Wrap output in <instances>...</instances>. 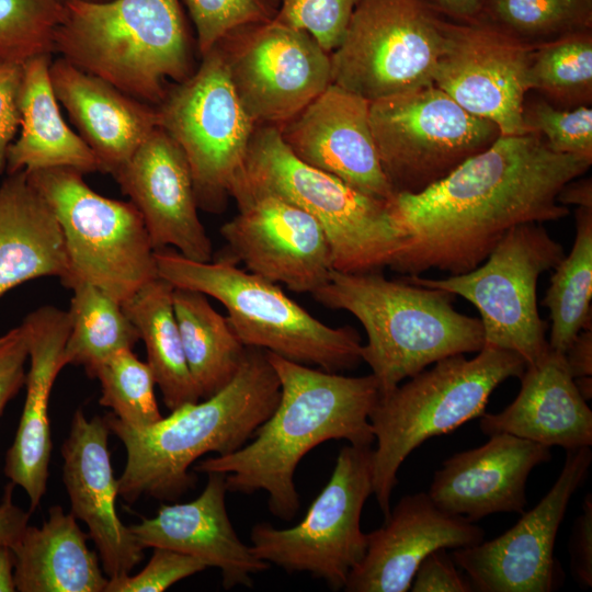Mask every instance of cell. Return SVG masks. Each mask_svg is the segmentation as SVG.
I'll return each mask as SVG.
<instances>
[{"label": "cell", "instance_id": "7a4b0ae2", "mask_svg": "<svg viewBox=\"0 0 592 592\" xmlns=\"http://www.w3.org/2000/svg\"><path fill=\"white\" fill-rule=\"evenodd\" d=\"M265 352L281 383L276 408L250 443L232 453L207 457L194 470L225 474L230 492L265 491L270 512L292 521L300 505L294 481L299 462L329 440L372 446L369 414L379 388L373 374L344 376Z\"/></svg>", "mask_w": 592, "mask_h": 592}, {"label": "cell", "instance_id": "ffe728a7", "mask_svg": "<svg viewBox=\"0 0 592 592\" xmlns=\"http://www.w3.org/2000/svg\"><path fill=\"white\" fill-rule=\"evenodd\" d=\"M114 179L140 213L155 250L172 246L191 260H212L187 159L162 128L148 136Z\"/></svg>", "mask_w": 592, "mask_h": 592}, {"label": "cell", "instance_id": "836d02e7", "mask_svg": "<svg viewBox=\"0 0 592 592\" xmlns=\"http://www.w3.org/2000/svg\"><path fill=\"white\" fill-rule=\"evenodd\" d=\"M543 304L549 309V348L565 354L578 333L591 328L592 208L576 210V238L571 252L554 267Z\"/></svg>", "mask_w": 592, "mask_h": 592}, {"label": "cell", "instance_id": "9f6ffc18", "mask_svg": "<svg viewBox=\"0 0 592 592\" xmlns=\"http://www.w3.org/2000/svg\"><path fill=\"white\" fill-rule=\"evenodd\" d=\"M275 1H276V2H277V4H278V0H275Z\"/></svg>", "mask_w": 592, "mask_h": 592}, {"label": "cell", "instance_id": "e0dca14e", "mask_svg": "<svg viewBox=\"0 0 592 592\" xmlns=\"http://www.w3.org/2000/svg\"><path fill=\"white\" fill-rule=\"evenodd\" d=\"M590 446L567 449L563 467L547 494L505 533L454 548V562L474 591L550 592L556 584L555 539L568 504L589 475Z\"/></svg>", "mask_w": 592, "mask_h": 592}, {"label": "cell", "instance_id": "8fae6325", "mask_svg": "<svg viewBox=\"0 0 592 592\" xmlns=\"http://www.w3.org/2000/svg\"><path fill=\"white\" fill-rule=\"evenodd\" d=\"M156 110L158 126L187 159L198 207L223 210L243 173L257 125L235 92L218 44L202 55L195 72L168 89Z\"/></svg>", "mask_w": 592, "mask_h": 592}, {"label": "cell", "instance_id": "8d00e7d4", "mask_svg": "<svg viewBox=\"0 0 592 592\" xmlns=\"http://www.w3.org/2000/svg\"><path fill=\"white\" fill-rule=\"evenodd\" d=\"M481 20L526 41L590 30L592 0H487Z\"/></svg>", "mask_w": 592, "mask_h": 592}, {"label": "cell", "instance_id": "484cf974", "mask_svg": "<svg viewBox=\"0 0 592 592\" xmlns=\"http://www.w3.org/2000/svg\"><path fill=\"white\" fill-rule=\"evenodd\" d=\"M49 76L57 101L98 157L102 173L114 177L159 127L155 106L127 95L62 57L50 62Z\"/></svg>", "mask_w": 592, "mask_h": 592}, {"label": "cell", "instance_id": "7dc6e473", "mask_svg": "<svg viewBox=\"0 0 592 592\" xmlns=\"http://www.w3.org/2000/svg\"><path fill=\"white\" fill-rule=\"evenodd\" d=\"M14 487L11 481L5 486L0 502V546H14L29 525L31 511L14 503Z\"/></svg>", "mask_w": 592, "mask_h": 592}, {"label": "cell", "instance_id": "9c48e42d", "mask_svg": "<svg viewBox=\"0 0 592 592\" xmlns=\"http://www.w3.org/2000/svg\"><path fill=\"white\" fill-rule=\"evenodd\" d=\"M27 174L60 225L69 262L66 288L92 284L123 305L159 277L156 250L130 201L100 195L70 168Z\"/></svg>", "mask_w": 592, "mask_h": 592}, {"label": "cell", "instance_id": "9a60e30c", "mask_svg": "<svg viewBox=\"0 0 592 592\" xmlns=\"http://www.w3.org/2000/svg\"><path fill=\"white\" fill-rule=\"evenodd\" d=\"M217 44L257 126L286 123L332 83L330 54L307 32L275 19L239 27Z\"/></svg>", "mask_w": 592, "mask_h": 592}, {"label": "cell", "instance_id": "f1b7e54d", "mask_svg": "<svg viewBox=\"0 0 592 592\" xmlns=\"http://www.w3.org/2000/svg\"><path fill=\"white\" fill-rule=\"evenodd\" d=\"M88 537L70 512L52 506L43 525H27L11 547L16 591L105 592L109 578Z\"/></svg>", "mask_w": 592, "mask_h": 592}, {"label": "cell", "instance_id": "277c9868", "mask_svg": "<svg viewBox=\"0 0 592 592\" xmlns=\"http://www.w3.org/2000/svg\"><path fill=\"white\" fill-rule=\"evenodd\" d=\"M314 298L352 314L367 335L361 357L372 369L379 396L445 357L477 353L485 344L479 318L453 307L454 295L379 271L332 270Z\"/></svg>", "mask_w": 592, "mask_h": 592}, {"label": "cell", "instance_id": "f5cc1de1", "mask_svg": "<svg viewBox=\"0 0 592 592\" xmlns=\"http://www.w3.org/2000/svg\"><path fill=\"white\" fill-rule=\"evenodd\" d=\"M576 386L585 400L592 397V378L591 376L580 377L574 379Z\"/></svg>", "mask_w": 592, "mask_h": 592}, {"label": "cell", "instance_id": "4dcf8cb0", "mask_svg": "<svg viewBox=\"0 0 592 592\" xmlns=\"http://www.w3.org/2000/svg\"><path fill=\"white\" fill-rule=\"evenodd\" d=\"M173 286L161 277L146 284L123 308L138 330L166 407L201 400L190 373L173 307Z\"/></svg>", "mask_w": 592, "mask_h": 592}, {"label": "cell", "instance_id": "d590c367", "mask_svg": "<svg viewBox=\"0 0 592 592\" xmlns=\"http://www.w3.org/2000/svg\"><path fill=\"white\" fill-rule=\"evenodd\" d=\"M94 378L101 385L100 405L110 408L122 422L143 429L163 418L155 395L153 374L132 349L111 355L99 366Z\"/></svg>", "mask_w": 592, "mask_h": 592}, {"label": "cell", "instance_id": "5b68a950", "mask_svg": "<svg viewBox=\"0 0 592 592\" xmlns=\"http://www.w3.org/2000/svg\"><path fill=\"white\" fill-rule=\"evenodd\" d=\"M54 53L156 106L193 73L180 0H64Z\"/></svg>", "mask_w": 592, "mask_h": 592}, {"label": "cell", "instance_id": "6f0895ef", "mask_svg": "<svg viewBox=\"0 0 592 592\" xmlns=\"http://www.w3.org/2000/svg\"><path fill=\"white\" fill-rule=\"evenodd\" d=\"M64 1V0H62Z\"/></svg>", "mask_w": 592, "mask_h": 592}, {"label": "cell", "instance_id": "74e56055", "mask_svg": "<svg viewBox=\"0 0 592 592\" xmlns=\"http://www.w3.org/2000/svg\"><path fill=\"white\" fill-rule=\"evenodd\" d=\"M62 0H0V58L24 64L54 53Z\"/></svg>", "mask_w": 592, "mask_h": 592}, {"label": "cell", "instance_id": "6da1fadb", "mask_svg": "<svg viewBox=\"0 0 592 592\" xmlns=\"http://www.w3.org/2000/svg\"><path fill=\"white\" fill-rule=\"evenodd\" d=\"M591 163L551 150L536 133L500 135L431 186L388 201L407 235L389 267L406 275L474 270L513 227L566 217L557 196Z\"/></svg>", "mask_w": 592, "mask_h": 592}, {"label": "cell", "instance_id": "f907efd6", "mask_svg": "<svg viewBox=\"0 0 592 592\" xmlns=\"http://www.w3.org/2000/svg\"><path fill=\"white\" fill-rule=\"evenodd\" d=\"M573 179L560 190L557 201L561 205L574 204L579 207L592 208V182L591 179Z\"/></svg>", "mask_w": 592, "mask_h": 592}, {"label": "cell", "instance_id": "f35d334b", "mask_svg": "<svg viewBox=\"0 0 592 592\" xmlns=\"http://www.w3.org/2000/svg\"><path fill=\"white\" fill-rule=\"evenodd\" d=\"M527 133L539 134L559 153L592 159V110L587 105L560 110L539 100L523 106Z\"/></svg>", "mask_w": 592, "mask_h": 592}, {"label": "cell", "instance_id": "4316f807", "mask_svg": "<svg viewBox=\"0 0 592 592\" xmlns=\"http://www.w3.org/2000/svg\"><path fill=\"white\" fill-rule=\"evenodd\" d=\"M521 389L502 411L482 413L483 434L508 433L547 447L592 445V411L579 392L565 354L550 348L520 376Z\"/></svg>", "mask_w": 592, "mask_h": 592}, {"label": "cell", "instance_id": "7402d4cb", "mask_svg": "<svg viewBox=\"0 0 592 592\" xmlns=\"http://www.w3.org/2000/svg\"><path fill=\"white\" fill-rule=\"evenodd\" d=\"M366 535L365 555L351 571L346 592H406L426 555L479 544L485 531L443 512L428 492H418L402 497L384 524Z\"/></svg>", "mask_w": 592, "mask_h": 592}, {"label": "cell", "instance_id": "816d5d0a", "mask_svg": "<svg viewBox=\"0 0 592 592\" xmlns=\"http://www.w3.org/2000/svg\"><path fill=\"white\" fill-rule=\"evenodd\" d=\"M16 591L14 557L11 547L0 546V592Z\"/></svg>", "mask_w": 592, "mask_h": 592}, {"label": "cell", "instance_id": "7bdbcfd3", "mask_svg": "<svg viewBox=\"0 0 592 592\" xmlns=\"http://www.w3.org/2000/svg\"><path fill=\"white\" fill-rule=\"evenodd\" d=\"M22 79L23 64L0 58V174L7 167L8 148L21 126Z\"/></svg>", "mask_w": 592, "mask_h": 592}, {"label": "cell", "instance_id": "bcb514c9", "mask_svg": "<svg viewBox=\"0 0 592 592\" xmlns=\"http://www.w3.org/2000/svg\"><path fill=\"white\" fill-rule=\"evenodd\" d=\"M570 563L574 579L592 587V497L587 494L582 513L574 521L570 539Z\"/></svg>", "mask_w": 592, "mask_h": 592}, {"label": "cell", "instance_id": "1f68e13d", "mask_svg": "<svg viewBox=\"0 0 592 592\" xmlns=\"http://www.w3.org/2000/svg\"><path fill=\"white\" fill-rule=\"evenodd\" d=\"M172 297L190 373L201 398H208L232 380L247 346L205 294L174 287Z\"/></svg>", "mask_w": 592, "mask_h": 592}, {"label": "cell", "instance_id": "cb8c5ba5", "mask_svg": "<svg viewBox=\"0 0 592 592\" xmlns=\"http://www.w3.org/2000/svg\"><path fill=\"white\" fill-rule=\"evenodd\" d=\"M20 327L27 342L30 368L22 414L3 471L25 491L32 512L47 489L53 448L49 398L58 374L67 365L65 346L70 320L68 311L45 305L27 314Z\"/></svg>", "mask_w": 592, "mask_h": 592}, {"label": "cell", "instance_id": "ac0fdd59", "mask_svg": "<svg viewBox=\"0 0 592 592\" xmlns=\"http://www.w3.org/2000/svg\"><path fill=\"white\" fill-rule=\"evenodd\" d=\"M231 196L239 212L220 234L249 272L297 293L312 294L328 281L330 244L309 213L263 190L242 187Z\"/></svg>", "mask_w": 592, "mask_h": 592}, {"label": "cell", "instance_id": "4fadbf2b", "mask_svg": "<svg viewBox=\"0 0 592 592\" xmlns=\"http://www.w3.org/2000/svg\"><path fill=\"white\" fill-rule=\"evenodd\" d=\"M444 24L431 0H357L330 54L332 83L369 102L433 84Z\"/></svg>", "mask_w": 592, "mask_h": 592}, {"label": "cell", "instance_id": "c3c4849f", "mask_svg": "<svg viewBox=\"0 0 592 592\" xmlns=\"http://www.w3.org/2000/svg\"><path fill=\"white\" fill-rule=\"evenodd\" d=\"M571 376L576 378L592 375V330L582 329L565 352Z\"/></svg>", "mask_w": 592, "mask_h": 592}, {"label": "cell", "instance_id": "3957f363", "mask_svg": "<svg viewBox=\"0 0 592 592\" xmlns=\"http://www.w3.org/2000/svg\"><path fill=\"white\" fill-rule=\"evenodd\" d=\"M281 396L266 352L247 348L232 380L204 401L185 403L148 428H133L113 413L104 417L123 443L126 463L117 479L128 503L143 496L177 500L195 483L191 465L206 453H232L252 439Z\"/></svg>", "mask_w": 592, "mask_h": 592}, {"label": "cell", "instance_id": "8992f818", "mask_svg": "<svg viewBox=\"0 0 592 592\" xmlns=\"http://www.w3.org/2000/svg\"><path fill=\"white\" fill-rule=\"evenodd\" d=\"M158 276L173 287L218 300L247 348L339 373L361 361V337L352 327L333 328L289 298L276 283L237 266L231 258L200 262L179 252L155 251Z\"/></svg>", "mask_w": 592, "mask_h": 592}, {"label": "cell", "instance_id": "db71d44e", "mask_svg": "<svg viewBox=\"0 0 592 592\" xmlns=\"http://www.w3.org/2000/svg\"><path fill=\"white\" fill-rule=\"evenodd\" d=\"M5 337H7V333H4V334H2V335L0 337V344L4 341Z\"/></svg>", "mask_w": 592, "mask_h": 592}, {"label": "cell", "instance_id": "44dd1931", "mask_svg": "<svg viewBox=\"0 0 592 592\" xmlns=\"http://www.w3.org/2000/svg\"><path fill=\"white\" fill-rule=\"evenodd\" d=\"M109 433L104 418L88 419L79 409L72 417L61 455L70 513L84 522L104 573L114 579L130 574L145 548L116 512L118 485L111 463Z\"/></svg>", "mask_w": 592, "mask_h": 592}, {"label": "cell", "instance_id": "30bf717a", "mask_svg": "<svg viewBox=\"0 0 592 592\" xmlns=\"http://www.w3.org/2000/svg\"><path fill=\"white\" fill-rule=\"evenodd\" d=\"M563 257L562 244L539 223H526L510 229L469 272L445 278L407 275L405 280L467 299L480 314L483 345L515 352L528 365L549 350L547 326L537 308V282Z\"/></svg>", "mask_w": 592, "mask_h": 592}, {"label": "cell", "instance_id": "d6a6232c", "mask_svg": "<svg viewBox=\"0 0 592 592\" xmlns=\"http://www.w3.org/2000/svg\"><path fill=\"white\" fill-rule=\"evenodd\" d=\"M68 310L67 365L82 366L90 378L115 352L132 349L140 340L123 305L99 287L78 283L71 287Z\"/></svg>", "mask_w": 592, "mask_h": 592}, {"label": "cell", "instance_id": "83f0119b", "mask_svg": "<svg viewBox=\"0 0 592 592\" xmlns=\"http://www.w3.org/2000/svg\"><path fill=\"white\" fill-rule=\"evenodd\" d=\"M46 276L67 281L65 240L54 210L22 170L0 185V298Z\"/></svg>", "mask_w": 592, "mask_h": 592}, {"label": "cell", "instance_id": "7c38bea8", "mask_svg": "<svg viewBox=\"0 0 592 592\" xmlns=\"http://www.w3.org/2000/svg\"><path fill=\"white\" fill-rule=\"evenodd\" d=\"M369 124L395 194L423 191L501 135L434 84L369 102Z\"/></svg>", "mask_w": 592, "mask_h": 592}, {"label": "cell", "instance_id": "f546056e", "mask_svg": "<svg viewBox=\"0 0 592 592\" xmlns=\"http://www.w3.org/2000/svg\"><path fill=\"white\" fill-rule=\"evenodd\" d=\"M50 55L23 64L20 94L21 135L7 152V172H32L70 168L86 173L102 172L101 163L64 121L49 76Z\"/></svg>", "mask_w": 592, "mask_h": 592}, {"label": "cell", "instance_id": "f6af8a7d", "mask_svg": "<svg viewBox=\"0 0 592 592\" xmlns=\"http://www.w3.org/2000/svg\"><path fill=\"white\" fill-rule=\"evenodd\" d=\"M27 360V342L19 326L8 331L0 344V417L25 385Z\"/></svg>", "mask_w": 592, "mask_h": 592}, {"label": "cell", "instance_id": "d4e9b609", "mask_svg": "<svg viewBox=\"0 0 592 592\" xmlns=\"http://www.w3.org/2000/svg\"><path fill=\"white\" fill-rule=\"evenodd\" d=\"M202 493L185 503L162 504L155 516L129 527L143 548L163 547L202 560L221 571L226 590L252 587V576L270 568L236 533L226 508V477L208 473Z\"/></svg>", "mask_w": 592, "mask_h": 592}, {"label": "cell", "instance_id": "11a10c76", "mask_svg": "<svg viewBox=\"0 0 592 592\" xmlns=\"http://www.w3.org/2000/svg\"><path fill=\"white\" fill-rule=\"evenodd\" d=\"M89 1H106V0H89Z\"/></svg>", "mask_w": 592, "mask_h": 592}, {"label": "cell", "instance_id": "d6986e66", "mask_svg": "<svg viewBox=\"0 0 592 592\" xmlns=\"http://www.w3.org/2000/svg\"><path fill=\"white\" fill-rule=\"evenodd\" d=\"M277 127L301 162L369 196L389 201L395 195L375 146L366 99L331 83Z\"/></svg>", "mask_w": 592, "mask_h": 592}, {"label": "cell", "instance_id": "e575fe53", "mask_svg": "<svg viewBox=\"0 0 592 592\" xmlns=\"http://www.w3.org/2000/svg\"><path fill=\"white\" fill-rule=\"evenodd\" d=\"M527 88L566 105L592 100V34L581 30L535 44Z\"/></svg>", "mask_w": 592, "mask_h": 592}, {"label": "cell", "instance_id": "ee69618b", "mask_svg": "<svg viewBox=\"0 0 592 592\" xmlns=\"http://www.w3.org/2000/svg\"><path fill=\"white\" fill-rule=\"evenodd\" d=\"M412 592H471L473 585L456 568L446 548L426 555L413 577Z\"/></svg>", "mask_w": 592, "mask_h": 592}, {"label": "cell", "instance_id": "681fc988", "mask_svg": "<svg viewBox=\"0 0 592 592\" xmlns=\"http://www.w3.org/2000/svg\"><path fill=\"white\" fill-rule=\"evenodd\" d=\"M443 16L455 22H475L482 19L487 0H431Z\"/></svg>", "mask_w": 592, "mask_h": 592}, {"label": "cell", "instance_id": "2e32d148", "mask_svg": "<svg viewBox=\"0 0 592 592\" xmlns=\"http://www.w3.org/2000/svg\"><path fill=\"white\" fill-rule=\"evenodd\" d=\"M433 84L467 112L494 123L501 135L527 133L523 106L535 44L486 20L446 21Z\"/></svg>", "mask_w": 592, "mask_h": 592}, {"label": "cell", "instance_id": "60d3db41", "mask_svg": "<svg viewBox=\"0 0 592 592\" xmlns=\"http://www.w3.org/2000/svg\"><path fill=\"white\" fill-rule=\"evenodd\" d=\"M357 0H278L275 20L303 30L331 54L342 42Z\"/></svg>", "mask_w": 592, "mask_h": 592}, {"label": "cell", "instance_id": "52a82bcc", "mask_svg": "<svg viewBox=\"0 0 592 592\" xmlns=\"http://www.w3.org/2000/svg\"><path fill=\"white\" fill-rule=\"evenodd\" d=\"M525 367L517 353L483 345L473 358L445 357L379 396L369 423L377 443L373 493L385 519L408 455L424 441L480 417L492 391L508 378H520Z\"/></svg>", "mask_w": 592, "mask_h": 592}, {"label": "cell", "instance_id": "603a6c76", "mask_svg": "<svg viewBox=\"0 0 592 592\" xmlns=\"http://www.w3.org/2000/svg\"><path fill=\"white\" fill-rule=\"evenodd\" d=\"M489 437L435 471L428 494L443 512L471 523L493 513L524 512L530 473L551 459L550 448L508 433Z\"/></svg>", "mask_w": 592, "mask_h": 592}, {"label": "cell", "instance_id": "b9f144b4", "mask_svg": "<svg viewBox=\"0 0 592 592\" xmlns=\"http://www.w3.org/2000/svg\"><path fill=\"white\" fill-rule=\"evenodd\" d=\"M206 568L196 557L169 548L153 547L148 563L140 572L109 579L105 592H162Z\"/></svg>", "mask_w": 592, "mask_h": 592}, {"label": "cell", "instance_id": "ba28073f", "mask_svg": "<svg viewBox=\"0 0 592 592\" xmlns=\"http://www.w3.org/2000/svg\"><path fill=\"white\" fill-rule=\"evenodd\" d=\"M248 187L277 194L309 213L330 244L333 270L349 273L390 266L407 235L388 201L364 194L297 159L277 126L258 125L235 191Z\"/></svg>", "mask_w": 592, "mask_h": 592}, {"label": "cell", "instance_id": "5bb4252c", "mask_svg": "<svg viewBox=\"0 0 592 592\" xmlns=\"http://www.w3.org/2000/svg\"><path fill=\"white\" fill-rule=\"evenodd\" d=\"M373 493V448L345 445L325 488L304 519L287 528L258 523L251 528L253 554L288 573L308 572L338 591L363 559L367 535L363 506Z\"/></svg>", "mask_w": 592, "mask_h": 592}, {"label": "cell", "instance_id": "ab89813d", "mask_svg": "<svg viewBox=\"0 0 592 592\" xmlns=\"http://www.w3.org/2000/svg\"><path fill=\"white\" fill-rule=\"evenodd\" d=\"M196 32L201 55L232 31L275 18V0H184Z\"/></svg>", "mask_w": 592, "mask_h": 592}]
</instances>
